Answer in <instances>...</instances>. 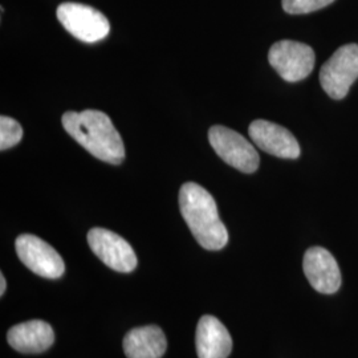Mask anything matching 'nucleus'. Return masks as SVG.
Segmentation results:
<instances>
[{
    "label": "nucleus",
    "mask_w": 358,
    "mask_h": 358,
    "mask_svg": "<svg viewBox=\"0 0 358 358\" xmlns=\"http://www.w3.org/2000/svg\"><path fill=\"white\" fill-rule=\"evenodd\" d=\"M309 284L320 294H332L341 285V272L332 254L322 247L309 248L303 260Z\"/></svg>",
    "instance_id": "nucleus-10"
},
{
    "label": "nucleus",
    "mask_w": 358,
    "mask_h": 358,
    "mask_svg": "<svg viewBox=\"0 0 358 358\" xmlns=\"http://www.w3.org/2000/svg\"><path fill=\"white\" fill-rule=\"evenodd\" d=\"M333 1L334 0H282V8L285 13L301 15L321 10Z\"/></svg>",
    "instance_id": "nucleus-15"
},
{
    "label": "nucleus",
    "mask_w": 358,
    "mask_h": 358,
    "mask_svg": "<svg viewBox=\"0 0 358 358\" xmlns=\"http://www.w3.org/2000/svg\"><path fill=\"white\" fill-rule=\"evenodd\" d=\"M6 288H7V282H6L4 276L1 275V276H0V294H1V296L6 292Z\"/></svg>",
    "instance_id": "nucleus-16"
},
{
    "label": "nucleus",
    "mask_w": 358,
    "mask_h": 358,
    "mask_svg": "<svg viewBox=\"0 0 358 358\" xmlns=\"http://www.w3.org/2000/svg\"><path fill=\"white\" fill-rule=\"evenodd\" d=\"M7 340L15 350L32 355L50 349L55 341V333L45 321L31 320L13 327Z\"/></svg>",
    "instance_id": "nucleus-12"
},
{
    "label": "nucleus",
    "mask_w": 358,
    "mask_h": 358,
    "mask_svg": "<svg viewBox=\"0 0 358 358\" xmlns=\"http://www.w3.org/2000/svg\"><path fill=\"white\" fill-rule=\"evenodd\" d=\"M208 141L227 165L245 174L255 173L257 170L260 158L254 145L235 130L215 125L208 130Z\"/></svg>",
    "instance_id": "nucleus-5"
},
{
    "label": "nucleus",
    "mask_w": 358,
    "mask_h": 358,
    "mask_svg": "<svg viewBox=\"0 0 358 358\" xmlns=\"http://www.w3.org/2000/svg\"><path fill=\"white\" fill-rule=\"evenodd\" d=\"M248 133L256 146L266 153L287 159H296L300 155L299 142L294 134L282 125L266 120H255L250 125Z\"/></svg>",
    "instance_id": "nucleus-9"
},
{
    "label": "nucleus",
    "mask_w": 358,
    "mask_h": 358,
    "mask_svg": "<svg viewBox=\"0 0 358 358\" xmlns=\"http://www.w3.org/2000/svg\"><path fill=\"white\" fill-rule=\"evenodd\" d=\"M88 244L103 263L117 272L128 273L137 267V256L131 245L113 231L92 229L88 232Z\"/></svg>",
    "instance_id": "nucleus-8"
},
{
    "label": "nucleus",
    "mask_w": 358,
    "mask_h": 358,
    "mask_svg": "<svg viewBox=\"0 0 358 358\" xmlns=\"http://www.w3.org/2000/svg\"><path fill=\"white\" fill-rule=\"evenodd\" d=\"M23 138V129L20 124L11 117H0V149L4 152L16 146Z\"/></svg>",
    "instance_id": "nucleus-14"
},
{
    "label": "nucleus",
    "mask_w": 358,
    "mask_h": 358,
    "mask_svg": "<svg viewBox=\"0 0 358 358\" xmlns=\"http://www.w3.org/2000/svg\"><path fill=\"white\" fill-rule=\"evenodd\" d=\"M166 346L165 333L155 325L131 329L124 338V352L128 358H161Z\"/></svg>",
    "instance_id": "nucleus-13"
},
{
    "label": "nucleus",
    "mask_w": 358,
    "mask_h": 358,
    "mask_svg": "<svg viewBox=\"0 0 358 358\" xmlns=\"http://www.w3.org/2000/svg\"><path fill=\"white\" fill-rule=\"evenodd\" d=\"M15 248L22 263L34 273L47 279L63 276L65 271L63 257L43 239L31 234H23L16 239Z\"/></svg>",
    "instance_id": "nucleus-7"
},
{
    "label": "nucleus",
    "mask_w": 358,
    "mask_h": 358,
    "mask_svg": "<svg viewBox=\"0 0 358 358\" xmlns=\"http://www.w3.org/2000/svg\"><path fill=\"white\" fill-rule=\"evenodd\" d=\"M180 214L196 242L208 251H219L229 242V232L217 214L213 195L201 185L187 182L179 190Z\"/></svg>",
    "instance_id": "nucleus-2"
},
{
    "label": "nucleus",
    "mask_w": 358,
    "mask_h": 358,
    "mask_svg": "<svg viewBox=\"0 0 358 358\" xmlns=\"http://www.w3.org/2000/svg\"><path fill=\"white\" fill-rule=\"evenodd\" d=\"M65 131L92 155L103 162L120 165L125 159V146L109 115L100 110L65 112Z\"/></svg>",
    "instance_id": "nucleus-1"
},
{
    "label": "nucleus",
    "mask_w": 358,
    "mask_h": 358,
    "mask_svg": "<svg viewBox=\"0 0 358 358\" xmlns=\"http://www.w3.org/2000/svg\"><path fill=\"white\" fill-rule=\"evenodd\" d=\"M195 344L199 358H227L232 350L230 333L217 317L210 315L198 322Z\"/></svg>",
    "instance_id": "nucleus-11"
},
{
    "label": "nucleus",
    "mask_w": 358,
    "mask_h": 358,
    "mask_svg": "<svg viewBox=\"0 0 358 358\" xmlns=\"http://www.w3.org/2000/svg\"><path fill=\"white\" fill-rule=\"evenodd\" d=\"M57 19L65 29L84 43H97L110 32L109 20L96 8L66 1L59 6Z\"/></svg>",
    "instance_id": "nucleus-4"
},
{
    "label": "nucleus",
    "mask_w": 358,
    "mask_h": 358,
    "mask_svg": "<svg viewBox=\"0 0 358 358\" xmlns=\"http://www.w3.org/2000/svg\"><path fill=\"white\" fill-rule=\"evenodd\" d=\"M315 59V52L309 45L294 40L275 43L268 53L269 64L288 83L307 78L313 71Z\"/></svg>",
    "instance_id": "nucleus-6"
},
{
    "label": "nucleus",
    "mask_w": 358,
    "mask_h": 358,
    "mask_svg": "<svg viewBox=\"0 0 358 358\" xmlns=\"http://www.w3.org/2000/svg\"><path fill=\"white\" fill-rule=\"evenodd\" d=\"M357 78V44H346L340 47L321 66V87L333 100L344 99Z\"/></svg>",
    "instance_id": "nucleus-3"
}]
</instances>
